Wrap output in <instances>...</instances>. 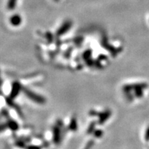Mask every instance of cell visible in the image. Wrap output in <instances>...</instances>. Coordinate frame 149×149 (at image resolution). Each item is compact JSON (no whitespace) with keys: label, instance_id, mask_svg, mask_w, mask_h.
I'll list each match as a JSON object with an SVG mask.
<instances>
[{"label":"cell","instance_id":"obj_2","mask_svg":"<svg viewBox=\"0 0 149 149\" xmlns=\"http://www.w3.org/2000/svg\"><path fill=\"white\" fill-rule=\"evenodd\" d=\"M17 2V0H8V8L10 10L13 9L15 7V4Z\"/></svg>","mask_w":149,"mask_h":149},{"label":"cell","instance_id":"obj_1","mask_svg":"<svg viewBox=\"0 0 149 149\" xmlns=\"http://www.w3.org/2000/svg\"><path fill=\"white\" fill-rule=\"evenodd\" d=\"M21 22V18L19 15H14L10 18V23L13 26H17Z\"/></svg>","mask_w":149,"mask_h":149}]
</instances>
